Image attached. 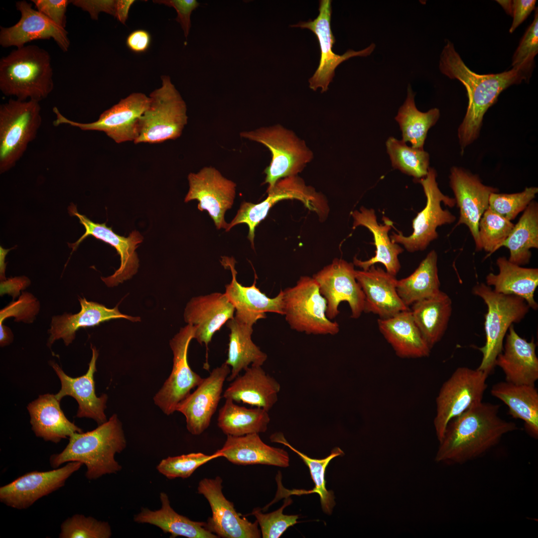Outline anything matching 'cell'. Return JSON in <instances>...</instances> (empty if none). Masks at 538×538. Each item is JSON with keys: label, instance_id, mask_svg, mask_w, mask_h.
<instances>
[{"label": "cell", "instance_id": "f6af8a7d", "mask_svg": "<svg viewBox=\"0 0 538 538\" xmlns=\"http://www.w3.org/2000/svg\"><path fill=\"white\" fill-rule=\"evenodd\" d=\"M386 147L392 166L412 176L414 180L425 177L429 168V155L423 149L408 146L403 140L390 137Z\"/></svg>", "mask_w": 538, "mask_h": 538}, {"label": "cell", "instance_id": "ee69618b", "mask_svg": "<svg viewBox=\"0 0 538 538\" xmlns=\"http://www.w3.org/2000/svg\"><path fill=\"white\" fill-rule=\"evenodd\" d=\"M271 439L273 441L279 442L288 446L302 459L308 467L312 479L315 484L314 488L308 492L318 494L323 512L326 514L331 515L335 505V496L332 491L326 489L325 473L326 469L331 460L336 457L342 456L344 454L343 451L340 448L336 447L334 448L331 451L330 454L325 458L313 459L293 447L286 441L282 434H280L279 433L274 434L271 436Z\"/></svg>", "mask_w": 538, "mask_h": 538}, {"label": "cell", "instance_id": "681fc988", "mask_svg": "<svg viewBox=\"0 0 538 538\" xmlns=\"http://www.w3.org/2000/svg\"><path fill=\"white\" fill-rule=\"evenodd\" d=\"M219 457L220 455L217 451L212 455L197 452L169 456L162 459L156 468L159 473L169 479L178 477L187 478L200 466Z\"/></svg>", "mask_w": 538, "mask_h": 538}, {"label": "cell", "instance_id": "8d00e7d4", "mask_svg": "<svg viewBox=\"0 0 538 538\" xmlns=\"http://www.w3.org/2000/svg\"><path fill=\"white\" fill-rule=\"evenodd\" d=\"M492 396L503 402L513 418L520 419L534 438L538 437V391L535 385H517L507 381L494 384Z\"/></svg>", "mask_w": 538, "mask_h": 538}, {"label": "cell", "instance_id": "b9f144b4", "mask_svg": "<svg viewBox=\"0 0 538 538\" xmlns=\"http://www.w3.org/2000/svg\"><path fill=\"white\" fill-rule=\"evenodd\" d=\"M510 251L508 260L523 266L529 263L532 257L530 249L538 248V203L533 200L515 225L500 248Z\"/></svg>", "mask_w": 538, "mask_h": 538}, {"label": "cell", "instance_id": "6125c7cd", "mask_svg": "<svg viewBox=\"0 0 538 538\" xmlns=\"http://www.w3.org/2000/svg\"><path fill=\"white\" fill-rule=\"evenodd\" d=\"M13 339L10 330L3 324L0 325V344L3 347L9 344Z\"/></svg>", "mask_w": 538, "mask_h": 538}, {"label": "cell", "instance_id": "f35d334b", "mask_svg": "<svg viewBox=\"0 0 538 538\" xmlns=\"http://www.w3.org/2000/svg\"><path fill=\"white\" fill-rule=\"evenodd\" d=\"M410 310L422 336L431 349L444 335L452 311V303L446 293L413 303Z\"/></svg>", "mask_w": 538, "mask_h": 538}, {"label": "cell", "instance_id": "be15d7a7", "mask_svg": "<svg viewBox=\"0 0 538 538\" xmlns=\"http://www.w3.org/2000/svg\"><path fill=\"white\" fill-rule=\"evenodd\" d=\"M10 249H4L1 247H0V274L1 280H4L6 279L5 277V270L6 268V264L5 263V259L7 252Z\"/></svg>", "mask_w": 538, "mask_h": 538}, {"label": "cell", "instance_id": "680465c9", "mask_svg": "<svg viewBox=\"0 0 538 538\" xmlns=\"http://www.w3.org/2000/svg\"><path fill=\"white\" fill-rule=\"evenodd\" d=\"M150 43V35L144 29H136L132 31L126 39L127 47L136 53L145 52L149 48Z\"/></svg>", "mask_w": 538, "mask_h": 538}, {"label": "cell", "instance_id": "ac0fdd59", "mask_svg": "<svg viewBox=\"0 0 538 538\" xmlns=\"http://www.w3.org/2000/svg\"><path fill=\"white\" fill-rule=\"evenodd\" d=\"M189 188L184 202L197 200L198 209L206 210L218 229H227L226 211L230 209L236 194V184L224 177L215 168L204 167L197 173L188 176Z\"/></svg>", "mask_w": 538, "mask_h": 538}, {"label": "cell", "instance_id": "5bb4252c", "mask_svg": "<svg viewBox=\"0 0 538 538\" xmlns=\"http://www.w3.org/2000/svg\"><path fill=\"white\" fill-rule=\"evenodd\" d=\"M194 334V327L187 324L169 342L173 355L172 369L153 397L155 404L167 415L176 411L178 404L203 379L191 369L188 362V350Z\"/></svg>", "mask_w": 538, "mask_h": 538}, {"label": "cell", "instance_id": "9f6ffc18", "mask_svg": "<svg viewBox=\"0 0 538 538\" xmlns=\"http://www.w3.org/2000/svg\"><path fill=\"white\" fill-rule=\"evenodd\" d=\"M71 3L88 12L92 19L97 20L101 12L114 16L116 0H74Z\"/></svg>", "mask_w": 538, "mask_h": 538}, {"label": "cell", "instance_id": "d6a6232c", "mask_svg": "<svg viewBox=\"0 0 538 538\" xmlns=\"http://www.w3.org/2000/svg\"><path fill=\"white\" fill-rule=\"evenodd\" d=\"M27 408L32 430L45 441L57 443L74 433L83 432L65 416L55 395H40L29 403Z\"/></svg>", "mask_w": 538, "mask_h": 538}, {"label": "cell", "instance_id": "1f68e13d", "mask_svg": "<svg viewBox=\"0 0 538 538\" xmlns=\"http://www.w3.org/2000/svg\"><path fill=\"white\" fill-rule=\"evenodd\" d=\"M217 452L220 457L236 465L265 464L280 467L289 466L288 453L283 449L266 444L258 433L240 436L227 435L223 447Z\"/></svg>", "mask_w": 538, "mask_h": 538}, {"label": "cell", "instance_id": "8992f818", "mask_svg": "<svg viewBox=\"0 0 538 538\" xmlns=\"http://www.w3.org/2000/svg\"><path fill=\"white\" fill-rule=\"evenodd\" d=\"M161 80V86L150 94L149 105L138 120L135 144L175 139L187 123L185 102L168 76H162Z\"/></svg>", "mask_w": 538, "mask_h": 538}, {"label": "cell", "instance_id": "4316f807", "mask_svg": "<svg viewBox=\"0 0 538 538\" xmlns=\"http://www.w3.org/2000/svg\"><path fill=\"white\" fill-rule=\"evenodd\" d=\"M355 276L365 295L364 312L385 319L409 309L397 292L396 276L372 265L367 270H356Z\"/></svg>", "mask_w": 538, "mask_h": 538}, {"label": "cell", "instance_id": "9a60e30c", "mask_svg": "<svg viewBox=\"0 0 538 538\" xmlns=\"http://www.w3.org/2000/svg\"><path fill=\"white\" fill-rule=\"evenodd\" d=\"M354 265L335 259L330 265L313 275L320 292L327 301L326 315L332 320L339 314L342 301L348 303L351 317L357 319L364 312L365 295L355 276Z\"/></svg>", "mask_w": 538, "mask_h": 538}, {"label": "cell", "instance_id": "74e56055", "mask_svg": "<svg viewBox=\"0 0 538 538\" xmlns=\"http://www.w3.org/2000/svg\"><path fill=\"white\" fill-rule=\"evenodd\" d=\"M226 323L230 333L225 363L231 367L227 378L228 381H231L250 365L262 366L268 356L252 340L254 324L235 316Z\"/></svg>", "mask_w": 538, "mask_h": 538}, {"label": "cell", "instance_id": "5b68a950", "mask_svg": "<svg viewBox=\"0 0 538 538\" xmlns=\"http://www.w3.org/2000/svg\"><path fill=\"white\" fill-rule=\"evenodd\" d=\"M472 292L481 297L487 306L484 322L486 342L479 348L483 356L477 369L489 375L496 367L498 355L503 349L504 339L509 327L521 322L531 308L523 298L498 293L484 283L475 285Z\"/></svg>", "mask_w": 538, "mask_h": 538}, {"label": "cell", "instance_id": "9c48e42d", "mask_svg": "<svg viewBox=\"0 0 538 538\" xmlns=\"http://www.w3.org/2000/svg\"><path fill=\"white\" fill-rule=\"evenodd\" d=\"M240 135L263 144L271 153L270 164L264 171V183L269 184L267 192L282 178L296 175L313 158L305 142L280 125L243 132Z\"/></svg>", "mask_w": 538, "mask_h": 538}, {"label": "cell", "instance_id": "7dc6e473", "mask_svg": "<svg viewBox=\"0 0 538 538\" xmlns=\"http://www.w3.org/2000/svg\"><path fill=\"white\" fill-rule=\"evenodd\" d=\"M112 536L109 524L83 515L68 518L60 526V538H109Z\"/></svg>", "mask_w": 538, "mask_h": 538}, {"label": "cell", "instance_id": "d6986e66", "mask_svg": "<svg viewBox=\"0 0 538 538\" xmlns=\"http://www.w3.org/2000/svg\"><path fill=\"white\" fill-rule=\"evenodd\" d=\"M222 482L220 476L204 478L197 488L198 493L206 498L211 509L212 516L207 522L209 530L219 538H261L258 521L252 523L236 511L233 503L222 492Z\"/></svg>", "mask_w": 538, "mask_h": 538}, {"label": "cell", "instance_id": "30bf717a", "mask_svg": "<svg viewBox=\"0 0 538 538\" xmlns=\"http://www.w3.org/2000/svg\"><path fill=\"white\" fill-rule=\"evenodd\" d=\"M488 376L478 369L461 367L443 384L436 399V413L434 419L439 442L451 419L482 402Z\"/></svg>", "mask_w": 538, "mask_h": 538}, {"label": "cell", "instance_id": "4dcf8cb0", "mask_svg": "<svg viewBox=\"0 0 538 538\" xmlns=\"http://www.w3.org/2000/svg\"><path fill=\"white\" fill-rule=\"evenodd\" d=\"M351 214L354 219L353 229L358 226L367 228L373 235L376 248L374 257L364 261L355 258L354 265L363 270H367L371 266L381 263L385 267L386 271L396 276L401 269L398 256L404 250L397 243L392 242L389 237L388 233L393 225L392 221L384 217L385 225H379L374 210L364 207L360 208V211H354Z\"/></svg>", "mask_w": 538, "mask_h": 538}, {"label": "cell", "instance_id": "94428289", "mask_svg": "<svg viewBox=\"0 0 538 538\" xmlns=\"http://www.w3.org/2000/svg\"><path fill=\"white\" fill-rule=\"evenodd\" d=\"M134 0H116L114 17L122 23L125 24L128 18L129 12L132 5L134 2Z\"/></svg>", "mask_w": 538, "mask_h": 538}, {"label": "cell", "instance_id": "bcb514c9", "mask_svg": "<svg viewBox=\"0 0 538 538\" xmlns=\"http://www.w3.org/2000/svg\"><path fill=\"white\" fill-rule=\"evenodd\" d=\"M514 224L488 208L479 223V238L482 250L491 255L500 248Z\"/></svg>", "mask_w": 538, "mask_h": 538}, {"label": "cell", "instance_id": "f5cc1de1", "mask_svg": "<svg viewBox=\"0 0 538 538\" xmlns=\"http://www.w3.org/2000/svg\"><path fill=\"white\" fill-rule=\"evenodd\" d=\"M39 310V303L31 294L22 292L16 301L10 303L0 311V325L4 320L14 317L15 321L30 323L33 321Z\"/></svg>", "mask_w": 538, "mask_h": 538}, {"label": "cell", "instance_id": "836d02e7", "mask_svg": "<svg viewBox=\"0 0 538 538\" xmlns=\"http://www.w3.org/2000/svg\"><path fill=\"white\" fill-rule=\"evenodd\" d=\"M378 328L396 354L403 358L427 357L431 349L422 336L410 310L378 320Z\"/></svg>", "mask_w": 538, "mask_h": 538}, {"label": "cell", "instance_id": "db71d44e", "mask_svg": "<svg viewBox=\"0 0 538 538\" xmlns=\"http://www.w3.org/2000/svg\"><path fill=\"white\" fill-rule=\"evenodd\" d=\"M38 11L59 26L65 28L66 12L71 0H32Z\"/></svg>", "mask_w": 538, "mask_h": 538}, {"label": "cell", "instance_id": "816d5d0a", "mask_svg": "<svg viewBox=\"0 0 538 538\" xmlns=\"http://www.w3.org/2000/svg\"><path fill=\"white\" fill-rule=\"evenodd\" d=\"M538 52V13L536 9L533 21L525 32L512 57V68L520 69L531 77L534 58Z\"/></svg>", "mask_w": 538, "mask_h": 538}, {"label": "cell", "instance_id": "d4e9b609", "mask_svg": "<svg viewBox=\"0 0 538 538\" xmlns=\"http://www.w3.org/2000/svg\"><path fill=\"white\" fill-rule=\"evenodd\" d=\"M234 313L235 307L225 293L213 292L190 299L183 317L194 328V339L207 348L214 334L234 317Z\"/></svg>", "mask_w": 538, "mask_h": 538}, {"label": "cell", "instance_id": "7bdbcfd3", "mask_svg": "<svg viewBox=\"0 0 538 538\" xmlns=\"http://www.w3.org/2000/svg\"><path fill=\"white\" fill-rule=\"evenodd\" d=\"M414 96L409 84L407 97L400 108L395 120L402 131V140L410 142L413 148L423 149L427 132L438 121L440 112L437 108L424 113L419 111L416 107Z\"/></svg>", "mask_w": 538, "mask_h": 538}, {"label": "cell", "instance_id": "7402d4cb", "mask_svg": "<svg viewBox=\"0 0 538 538\" xmlns=\"http://www.w3.org/2000/svg\"><path fill=\"white\" fill-rule=\"evenodd\" d=\"M225 362L214 369L196 390L176 406L186 419V427L193 435L202 433L210 425L222 397L224 382L231 373Z\"/></svg>", "mask_w": 538, "mask_h": 538}, {"label": "cell", "instance_id": "6da1fadb", "mask_svg": "<svg viewBox=\"0 0 538 538\" xmlns=\"http://www.w3.org/2000/svg\"><path fill=\"white\" fill-rule=\"evenodd\" d=\"M439 70L450 79H457L464 86L468 104L464 118L458 130L462 152L478 137L483 119L488 109L495 103L500 93L514 84L530 77L522 70L512 68L497 74H480L470 70L447 40L440 56Z\"/></svg>", "mask_w": 538, "mask_h": 538}, {"label": "cell", "instance_id": "603a6c76", "mask_svg": "<svg viewBox=\"0 0 538 538\" xmlns=\"http://www.w3.org/2000/svg\"><path fill=\"white\" fill-rule=\"evenodd\" d=\"M16 7L20 12V18L11 26H0V44L1 46L20 48L33 40L52 38L63 51L66 52L68 50L70 41L65 28L59 26L39 11L34 9L31 3L25 0L16 2Z\"/></svg>", "mask_w": 538, "mask_h": 538}, {"label": "cell", "instance_id": "44dd1931", "mask_svg": "<svg viewBox=\"0 0 538 538\" xmlns=\"http://www.w3.org/2000/svg\"><path fill=\"white\" fill-rule=\"evenodd\" d=\"M449 179L456 204L459 209V218L455 227L465 225L475 241L476 251H481L479 221L488 208L490 194L498 190L484 185L477 175L460 167H452Z\"/></svg>", "mask_w": 538, "mask_h": 538}, {"label": "cell", "instance_id": "f546056e", "mask_svg": "<svg viewBox=\"0 0 538 538\" xmlns=\"http://www.w3.org/2000/svg\"><path fill=\"white\" fill-rule=\"evenodd\" d=\"M261 367L251 365L246 368L243 375H238L233 380L222 397L269 411L277 401L280 386Z\"/></svg>", "mask_w": 538, "mask_h": 538}, {"label": "cell", "instance_id": "277c9868", "mask_svg": "<svg viewBox=\"0 0 538 538\" xmlns=\"http://www.w3.org/2000/svg\"><path fill=\"white\" fill-rule=\"evenodd\" d=\"M53 87L51 57L46 50L25 45L0 59V90L5 96L40 102Z\"/></svg>", "mask_w": 538, "mask_h": 538}, {"label": "cell", "instance_id": "11a10c76", "mask_svg": "<svg viewBox=\"0 0 538 538\" xmlns=\"http://www.w3.org/2000/svg\"><path fill=\"white\" fill-rule=\"evenodd\" d=\"M153 2L162 3L176 9L177 16L175 20L181 24L187 38L191 27V14L199 5V3L196 0H162Z\"/></svg>", "mask_w": 538, "mask_h": 538}, {"label": "cell", "instance_id": "f1b7e54d", "mask_svg": "<svg viewBox=\"0 0 538 538\" xmlns=\"http://www.w3.org/2000/svg\"><path fill=\"white\" fill-rule=\"evenodd\" d=\"M79 300L81 305L79 313H64L52 317L47 342L49 347L60 339H62L68 346L74 340L76 331L80 328L93 327L105 321L118 318L126 319L133 322L141 320L139 317L122 313L117 306L108 308L99 303L89 301L85 298H80Z\"/></svg>", "mask_w": 538, "mask_h": 538}, {"label": "cell", "instance_id": "cb8c5ba5", "mask_svg": "<svg viewBox=\"0 0 538 538\" xmlns=\"http://www.w3.org/2000/svg\"><path fill=\"white\" fill-rule=\"evenodd\" d=\"M92 356L87 373L77 378L66 375L59 366L53 361L50 364L59 377L61 387L55 395L59 401L65 396L74 398L78 404V417H88L95 420L99 425L107 421L104 410L106 408L108 397L103 394L100 397L95 393L94 374L96 372V363L99 356L96 348L91 346Z\"/></svg>", "mask_w": 538, "mask_h": 538}, {"label": "cell", "instance_id": "8fae6325", "mask_svg": "<svg viewBox=\"0 0 538 538\" xmlns=\"http://www.w3.org/2000/svg\"><path fill=\"white\" fill-rule=\"evenodd\" d=\"M436 170L431 167L428 169L426 176L414 180L420 183L426 198V205L412 220L413 233L404 236L402 232L398 234L393 233L390 236L392 242L403 245L409 252L423 251L429 243L437 239L436 229L438 226L453 223L455 216L448 210L441 208L442 202L445 205L453 207L456 205L454 198L444 195L438 187L436 182Z\"/></svg>", "mask_w": 538, "mask_h": 538}, {"label": "cell", "instance_id": "91938a15", "mask_svg": "<svg viewBox=\"0 0 538 538\" xmlns=\"http://www.w3.org/2000/svg\"><path fill=\"white\" fill-rule=\"evenodd\" d=\"M29 279L25 276L14 277L1 280L0 284V293L2 296L8 294L15 299L19 295L20 291L25 289L29 284Z\"/></svg>", "mask_w": 538, "mask_h": 538}, {"label": "cell", "instance_id": "3957f363", "mask_svg": "<svg viewBox=\"0 0 538 538\" xmlns=\"http://www.w3.org/2000/svg\"><path fill=\"white\" fill-rule=\"evenodd\" d=\"M126 446L122 424L115 414L93 430L72 434L65 448L50 457L49 463L54 469L69 462H81L86 466V477L95 480L121 470L115 456Z\"/></svg>", "mask_w": 538, "mask_h": 538}, {"label": "cell", "instance_id": "4fadbf2b", "mask_svg": "<svg viewBox=\"0 0 538 538\" xmlns=\"http://www.w3.org/2000/svg\"><path fill=\"white\" fill-rule=\"evenodd\" d=\"M268 193V197L259 204L243 202L236 216L229 224V229L237 224H247L249 229L248 238L252 245H254L256 227L266 218L269 209L280 200H299L309 210L319 214H324L326 211L322 196L311 187L306 186L303 180L296 175L279 179Z\"/></svg>", "mask_w": 538, "mask_h": 538}, {"label": "cell", "instance_id": "83f0119b", "mask_svg": "<svg viewBox=\"0 0 538 538\" xmlns=\"http://www.w3.org/2000/svg\"><path fill=\"white\" fill-rule=\"evenodd\" d=\"M508 331L495 365L503 371L506 381L517 385H535L538 380V358L534 339L528 341L520 336L513 325Z\"/></svg>", "mask_w": 538, "mask_h": 538}, {"label": "cell", "instance_id": "7c38bea8", "mask_svg": "<svg viewBox=\"0 0 538 538\" xmlns=\"http://www.w3.org/2000/svg\"><path fill=\"white\" fill-rule=\"evenodd\" d=\"M149 103V97L144 94L134 93L103 112L97 121L88 123L71 120L54 107L56 119L53 124L55 127L67 125L84 131L103 132L117 143L134 142L137 136L138 120Z\"/></svg>", "mask_w": 538, "mask_h": 538}, {"label": "cell", "instance_id": "6f0895ef", "mask_svg": "<svg viewBox=\"0 0 538 538\" xmlns=\"http://www.w3.org/2000/svg\"><path fill=\"white\" fill-rule=\"evenodd\" d=\"M536 0H512L513 22L509 29L513 33L535 9Z\"/></svg>", "mask_w": 538, "mask_h": 538}, {"label": "cell", "instance_id": "ba28073f", "mask_svg": "<svg viewBox=\"0 0 538 538\" xmlns=\"http://www.w3.org/2000/svg\"><path fill=\"white\" fill-rule=\"evenodd\" d=\"M327 301L313 277L302 276L296 284L282 290V307L291 329L307 334L334 335L339 332L336 322L326 315Z\"/></svg>", "mask_w": 538, "mask_h": 538}, {"label": "cell", "instance_id": "d590c367", "mask_svg": "<svg viewBox=\"0 0 538 538\" xmlns=\"http://www.w3.org/2000/svg\"><path fill=\"white\" fill-rule=\"evenodd\" d=\"M161 507L151 511L142 508L134 517L138 523H146L160 528L164 533L170 534L171 538L184 537L188 538H217L216 535L208 528L207 523L196 522L176 512L171 507L167 495L160 494Z\"/></svg>", "mask_w": 538, "mask_h": 538}, {"label": "cell", "instance_id": "f907efd6", "mask_svg": "<svg viewBox=\"0 0 538 538\" xmlns=\"http://www.w3.org/2000/svg\"><path fill=\"white\" fill-rule=\"evenodd\" d=\"M291 500L287 499L281 507L270 513L264 514L259 508L254 509L250 515L256 518L264 538H278L290 527L298 523V515H287L284 509L290 505Z\"/></svg>", "mask_w": 538, "mask_h": 538}, {"label": "cell", "instance_id": "ab89813d", "mask_svg": "<svg viewBox=\"0 0 538 538\" xmlns=\"http://www.w3.org/2000/svg\"><path fill=\"white\" fill-rule=\"evenodd\" d=\"M440 282L438 275L437 255L432 250L407 277L398 280L397 292L407 307L438 294Z\"/></svg>", "mask_w": 538, "mask_h": 538}, {"label": "cell", "instance_id": "2e32d148", "mask_svg": "<svg viewBox=\"0 0 538 538\" xmlns=\"http://www.w3.org/2000/svg\"><path fill=\"white\" fill-rule=\"evenodd\" d=\"M319 14L313 20L300 22L291 25L307 28L312 31L317 37L320 48V59L318 68L309 79V87L316 91L321 89V92L326 91L328 85L335 76L337 67L343 61L355 56H367L374 51L376 45L372 43L364 49L356 51L349 49L343 55H338L332 51L335 39L331 28V0H321L319 2Z\"/></svg>", "mask_w": 538, "mask_h": 538}, {"label": "cell", "instance_id": "e575fe53", "mask_svg": "<svg viewBox=\"0 0 538 538\" xmlns=\"http://www.w3.org/2000/svg\"><path fill=\"white\" fill-rule=\"evenodd\" d=\"M496 264L499 273H489L486 277V284L494 286L493 290L498 293L520 296L530 308L537 310L534 293L538 285V269L522 267L505 257H499Z\"/></svg>", "mask_w": 538, "mask_h": 538}, {"label": "cell", "instance_id": "e0dca14e", "mask_svg": "<svg viewBox=\"0 0 538 538\" xmlns=\"http://www.w3.org/2000/svg\"><path fill=\"white\" fill-rule=\"evenodd\" d=\"M83 464L68 462L47 471L29 472L0 487V501L12 508L23 510L64 486L66 480Z\"/></svg>", "mask_w": 538, "mask_h": 538}, {"label": "cell", "instance_id": "484cf974", "mask_svg": "<svg viewBox=\"0 0 538 538\" xmlns=\"http://www.w3.org/2000/svg\"><path fill=\"white\" fill-rule=\"evenodd\" d=\"M221 263L232 272V280L226 285L225 294L235 307V317L254 324L258 320L265 318L266 312L284 315L282 290L275 297H269L256 286V278L249 286L242 285L237 281L234 259L223 257Z\"/></svg>", "mask_w": 538, "mask_h": 538}, {"label": "cell", "instance_id": "52a82bcc", "mask_svg": "<svg viewBox=\"0 0 538 538\" xmlns=\"http://www.w3.org/2000/svg\"><path fill=\"white\" fill-rule=\"evenodd\" d=\"M39 102L10 99L0 106V173L13 167L42 123Z\"/></svg>", "mask_w": 538, "mask_h": 538}, {"label": "cell", "instance_id": "ffe728a7", "mask_svg": "<svg viewBox=\"0 0 538 538\" xmlns=\"http://www.w3.org/2000/svg\"><path fill=\"white\" fill-rule=\"evenodd\" d=\"M70 215L75 216L85 229L84 234L74 243L69 244L75 251L79 244L89 236H92L116 249L120 256V267L111 275L102 277V280L108 287H113L129 279L137 271L139 260L135 252L138 245L143 241V237L137 231H132L128 237L121 236L115 233L111 227L107 226L105 223H96L86 216L77 211L76 206L71 204L68 208Z\"/></svg>", "mask_w": 538, "mask_h": 538}, {"label": "cell", "instance_id": "60d3db41", "mask_svg": "<svg viewBox=\"0 0 538 538\" xmlns=\"http://www.w3.org/2000/svg\"><path fill=\"white\" fill-rule=\"evenodd\" d=\"M270 421L268 411L261 407L248 408L226 399L219 411L217 424L227 435L240 436L265 432Z\"/></svg>", "mask_w": 538, "mask_h": 538}, {"label": "cell", "instance_id": "7a4b0ae2", "mask_svg": "<svg viewBox=\"0 0 538 538\" xmlns=\"http://www.w3.org/2000/svg\"><path fill=\"white\" fill-rule=\"evenodd\" d=\"M500 406L481 402L448 423L436 456L437 461L462 463L495 446L506 434L517 429L515 423L499 415Z\"/></svg>", "mask_w": 538, "mask_h": 538}, {"label": "cell", "instance_id": "c3c4849f", "mask_svg": "<svg viewBox=\"0 0 538 538\" xmlns=\"http://www.w3.org/2000/svg\"><path fill=\"white\" fill-rule=\"evenodd\" d=\"M538 193L537 187H527L521 192L512 194L493 192L489 197L488 208L511 221L525 210Z\"/></svg>", "mask_w": 538, "mask_h": 538}, {"label": "cell", "instance_id": "e7e4bbea", "mask_svg": "<svg viewBox=\"0 0 538 538\" xmlns=\"http://www.w3.org/2000/svg\"><path fill=\"white\" fill-rule=\"evenodd\" d=\"M504 8L506 13L512 15V0H496Z\"/></svg>", "mask_w": 538, "mask_h": 538}]
</instances>
